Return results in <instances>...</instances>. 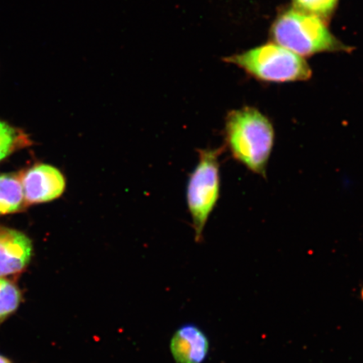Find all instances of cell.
I'll use <instances>...</instances> for the list:
<instances>
[{
    "mask_svg": "<svg viewBox=\"0 0 363 363\" xmlns=\"http://www.w3.org/2000/svg\"><path fill=\"white\" fill-rule=\"evenodd\" d=\"M225 139L235 160L266 178L275 142L274 127L269 117L251 106L231 111L225 118Z\"/></svg>",
    "mask_w": 363,
    "mask_h": 363,
    "instance_id": "cell-1",
    "label": "cell"
},
{
    "mask_svg": "<svg viewBox=\"0 0 363 363\" xmlns=\"http://www.w3.org/2000/svg\"><path fill=\"white\" fill-rule=\"evenodd\" d=\"M270 35L275 43L302 57L352 51V48L330 33L325 21L294 7L279 13L271 26Z\"/></svg>",
    "mask_w": 363,
    "mask_h": 363,
    "instance_id": "cell-2",
    "label": "cell"
},
{
    "mask_svg": "<svg viewBox=\"0 0 363 363\" xmlns=\"http://www.w3.org/2000/svg\"><path fill=\"white\" fill-rule=\"evenodd\" d=\"M223 61L267 83L307 81L312 77L311 68L305 58L275 43L224 57Z\"/></svg>",
    "mask_w": 363,
    "mask_h": 363,
    "instance_id": "cell-3",
    "label": "cell"
},
{
    "mask_svg": "<svg viewBox=\"0 0 363 363\" xmlns=\"http://www.w3.org/2000/svg\"><path fill=\"white\" fill-rule=\"evenodd\" d=\"M223 152L224 147L199 150V162L189 176L186 199L197 242L202 239L208 218L219 201L220 157Z\"/></svg>",
    "mask_w": 363,
    "mask_h": 363,
    "instance_id": "cell-4",
    "label": "cell"
},
{
    "mask_svg": "<svg viewBox=\"0 0 363 363\" xmlns=\"http://www.w3.org/2000/svg\"><path fill=\"white\" fill-rule=\"evenodd\" d=\"M21 184L26 203H43L61 197L67 181L56 167L40 163L22 174Z\"/></svg>",
    "mask_w": 363,
    "mask_h": 363,
    "instance_id": "cell-5",
    "label": "cell"
},
{
    "mask_svg": "<svg viewBox=\"0 0 363 363\" xmlns=\"http://www.w3.org/2000/svg\"><path fill=\"white\" fill-rule=\"evenodd\" d=\"M30 239L21 231L0 225V278L24 271L33 257Z\"/></svg>",
    "mask_w": 363,
    "mask_h": 363,
    "instance_id": "cell-6",
    "label": "cell"
},
{
    "mask_svg": "<svg viewBox=\"0 0 363 363\" xmlns=\"http://www.w3.org/2000/svg\"><path fill=\"white\" fill-rule=\"evenodd\" d=\"M170 347L178 363H202L208 352V340L196 326L185 325L177 331Z\"/></svg>",
    "mask_w": 363,
    "mask_h": 363,
    "instance_id": "cell-7",
    "label": "cell"
},
{
    "mask_svg": "<svg viewBox=\"0 0 363 363\" xmlns=\"http://www.w3.org/2000/svg\"><path fill=\"white\" fill-rule=\"evenodd\" d=\"M26 204L21 184V175H0V216L20 212Z\"/></svg>",
    "mask_w": 363,
    "mask_h": 363,
    "instance_id": "cell-8",
    "label": "cell"
},
{
    "mask_svg": "<svg viewBox=\"0 0 363 363\" xmlns=\"http://www.w3.org/2000/svg\"><path fill=\"white\" fill-rule=\"evenodd\" d=\"M33 144L24 131L0 121V162Z\"/></svg>",
    "mask_w": 363,
    "mask_h": 363,
    "instance_id": "cell-9",
    "label": "cell"
},
{
    "mask_svg": "<svg viewBox=\"0 0 363 363\" xmlns=\"http://www.w3.org/2000/svg\"><path fill=\"white\" fill-rule=\"evenodd\" d=\"M21 293L12 281L0 278V325L20 306Z\"/></svg>",
    "mask_w": 363,
    "mask_h": 363,
    "instance_id": "cell-10",
    "label": "cell"
},
{
    "mask_svg": "<svg viewBox=\"0 0 363 363\" xmlns=\"http://www.w3.org/2000/svg\"><path fill=\"white\" fill-rule=\"evenodd\" d=\"M294 8L311 13L324 21L330 19L338 6L339 0H292Z\"/></svg>",
    "mask_w": 363,
    "mask_h": 363,
    "instance_id": "cell-11",
    "label": "cell"
},
{
    "mask_svg": "<svg viewBox=\"0 0 363 363\" xmlns=\"http://www.w3.org/2000/svg\"><path fill=\"white\" fill-rule=\"evenodd\" d=\"M0 363H11V362L7 359V358L0 355Z\"/></svg>",
    "mask_w": 363,
    "mask_h": 363,
    "instance_id": "cell-12",
    "label": "cell"
}]
</instances>
